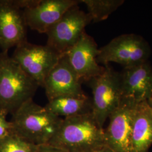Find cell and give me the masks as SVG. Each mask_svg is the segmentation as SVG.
Here are the masks:
<instances>
[{
  "label": "cell",
  "instance_id": "cell-1",
  "mask_svg": "<svg viewBox=\"0 0 152 152\" xmlns=\"http://www.w3.org/2000/svg\"><path fill=\"white\" fill-rule=\"evenodd\" d=\"M48 144L67 152H93L105 145L104 129L91 113L64 118Z\"/></svg>",
  "mask_w": 152,
  "mask_h": 152
},
{
  "label": "cell",
  "instance_id": "cell-2",
  "mask_svg": "<svg viewBox=\"0 0 152 152\" xmlns=\"http://www.w3.org/2000/svg\"><path fill=\"white\" fill-rule=\"evenodd\" d=\"M62 118L34 102L33 99L12 113L13 132L33 144H48L58 130Z\"/></svg>",
  "mask_w": 152,
  "mask_h": 152
},
{
  "label": "cell",
  "instance_id": "cell-3",
  "mask_svg": "<svg viewBox=\"0 0 152 152\" xmlns=\"http://www.w3.org/2000/svg\"><path fill=\"white\" fill-rule=\"evenodd\" d=\"M39 86L22 70L8 51L0 53V109L12 114L32 99Z\"/></svg>",
  "mask_w": 152,
  "mask_h": 152
},
{
  "label": "cell",
  "instance_id": "cell-4",
  "mask_svg": "<svg viewBox=\"0 0 152 152\" xmlns=\"http://www.w3.org/2000/svg\"><path fill=\"white\" fill-rule=\"evenodd\" d=\"M151 54V47L142 36L124 34L99 49L97 61L104 66L114 63L129 68L148 61Z\"/></svg>",
  "mask_w": 152,
  "mask_h": 152
},
{
  "label": "cell",
  "instance_id": "cell-5",
  "mask_svg": "<svg viewBox=\"0 0 152 152\" xmlns=\"http://www.w3.org/2000/svg\"><path fill=\"white\" fill-rule=\"evenodd\" d=\"M103 72L89 81L92 90L91 114L99 126L103 128L105 121L122 100L120 73L104 66Z\"/></svg>",
  "mask_w": 152,
  "mask_h": 152
},
{
  "label": "cell",
  "instance_id": "cell-6",
  "mask_svg": "<svg viewBox=\"0 0 152 152\" xmlns=\"http://www.w3.org/2000/svg\"><path fill=\"white\" fill-rule=\"evenodd\" d=\"M15 48L12 59L39 86L43 87L45 79L61 55L47 45H37L27 41Z\"/></svg>",
  "mask_w": 152,
  "mask_h": 152
},
{
  "label": "cell",
  "instance_id": "cell-7",
  "mask_svg": "<svg viewBox=\"0 0 152 152\" xmlns=\"http://www.w3.org/2000/svg\"><path fill=\"white\" fill-rule=\"evenodd\" d=\"M91 22L87 12L80 10L78 5L72 7L46 33V45L60 54H65L78 41Z\"/></svg>",
  "mask_w": 152,
  "mask_h": 152
},
{
  "label": "cell",
  "instance_id": "cell-8",
  "mask_svg": "<svg viewBox=\"0 0 152 152\" xmlns=\"http://www.w3.org/2000/svg\"><path fill=\"white\" fill-rule=\"evenodd\" d=\"M137 104L122 99L109 117L108 126L104 130L105 142L114 152H129L133 115Z\"/></svg>",
  "mask_w": 152,
  "mask_h": 152
},
{
  "label": "cell",
  "instance_id": "cell-9",
  "mask_svg": "<svg viewBox=\"0 0 152 152\" xmlns=\"http://www.w3.org/2000/svg\"><path fill=\"white\" fill-rule=\"evenodd\" d=\"M76 0H32L23 9L28 27L40 33H46L72 7L78 5Z\"/></svg>",
  "mask_w": 152,
  "mask_h": 152
},
{
  "label": "cell",
  "instance_id": "cell-10",
  "mask_svg": "<svg viewBox=\"0 0 152 152\" xmlns=\"http://www.w3.org/2000/svg\"><path fill=\"white\" fill-rule=\"evenodd\" d=\"M27 25L17 1L0 0V48L2 51L27 41Z\"/></svg>",
  "mask_w": 152,
  "mask_h": 152
},
{
  "label": "cell",
  "instance_id": "cell-11",
  "mask_svg": "<svg viewBox=\"0 0 152 152\" xmlns=\"http://www.w3.org/2000/svg\"><path fill=\"white\" fill-rule=\"evenodd\" d=\"M82 82L72 67L66 55L60 56L44 82L43 88L49 100L63 96L86 95Z\"/></svg>",
  "mask_w": 152,
  "mask_h": 152
},
{
  "label": "cell",
  "instance_id": "cell-12",
  "mask_svg": "<svg viewBox=\"0 0 152 152\" xmlns=\"http://www.w3.org/2000/svg\"><path fill=\"white\" fill-rule=\"evenodd\" d=\"M99 49L94 39L86 32L65 54L69 63L82 82L89 81L99 76L105 67L97 61Z\"/></svg>",
  "mask_w": 152,
  "mask_h": 152
},
{
  "label": "cell",
  "instance_id": "cell-13",
  "mask_svg": "<svg viewBox=\"0 0 152 152\" xmlns=\"http://www.w3.org/2000/svg\"><path fill=\"white\" fill-rule=\"evenodd\" d=\"M122 99L139 103L152 96V67L148 61L124 68L120 73Z\"/></svg>",
  "mask_w": 152,
  "mask_h": 152
},
{
  "label": "cell",
  "instance_id": "cell-14",
  "mask_svg": "<svg viewBox=\"0 0 152 152\" xmlns=\"http://www.w3.org/2000/svg\"><path fill=\"white\" fill-rule=\"evenodd\" d=\"M152 145V110L147 101L136 104L129 152H148Z\"/></svg>",
  "mask_w": 152,
  "mask_h": 152
},
{
  "label": "cell",
  "instance_id": "cell-15",
  "mask_svg": "<svg viewBox=\"0 0 152 152\" xmlns=\"http://www.w3.org/2000/svg\"><path fill=\"white\" fill-rule=\"evenodd\" d=\"M49 112L55 115L64 118L91 113V99L83 96H63L49 100L45 106Z\"/></svg>",
  "mask_w": 152,
  "mask_h": 152
},
{
  "label": "cell",
  "instance_id": "cell-16",
  "mask_svg": "<svg viewBox=\"0 0 152 152\" xmlns=\"http://www.w3.org/2000/svg\"><path fill=\"white\" fill-rule=\"evenodd\" d=\"M93 23L103 21L125 3L124 0H81Z\"/></svg>",
  "mask_w": 152,
  "mask_h": 152
},
{
  "label": "cell",
  "instance_id": "cell-17",
  "mask_svg": "<svg viewBox=\"0 0 152 152\" xmlns=\"http://www.w3.org/2000/svg\"><path fill=\"white\" fill-rule=\"evenodd\" d=\"M38 147L14 132L0 140V152H37Z\"/></svg>",
  "mask_w": 152,
  "mask_h": 152
},
{
  "label": "cell",
  "instance_id": "cell-18",
  "mask_svg": "<svg viewBox=\"0 0 152 152\" xmlns=\"http://www.w3.org/2000/svg\"><path fill=\"white\" fill-rule=\"evenodd\" d=\"M8 113L5 110L0 109V140L13 132L12 122L6 119Z\"/></svg>",
  "mask_w": 152,
  "mask_h": 152
},
{
  "label": "cell",
  "instance_id": "cell-19",
  "mask_svg": "<svg viewBox=\"0 0 152 152\" xmlns=\"http://www.w3.org/2000/svg\"><path fill=\"white\" fill-rule=\"evenodd\" d=\"M37 152H67L64 150L50 144L38 145Z\"/></svg>",
  "mask_w": 152,
  "mask_h": 152
},
{
  "label": "cell",
  "instance_id": "cell-20",
  "mask_svg": "<svg viewBox=\"0 0 152 152\" xmlns=\"http://www.w3.org/2000/svg\"><path fill=\"white\" fill-rule=\"evenodd\" d=\"M93 152H114L112 149L106 145H104L102 147H99Z\"/></svg>",
  "mask_w": 152,
  "mask_h": 152
},
{
  "label": "cell",
  "instance_id": "cell-21",
  "mask_svg": "<svg viewBox=\"0 0 152 152\" xmlns=\"http://www.w3.org/2000/svg\"><path fill=\"white\" fill-rule=\"evenodd\" d=\"M147 102L148 104L149 105V107L152 110V96L147 100Z\"/></svg>",
  "mask_w": 152,
  "mask_h": 152
}]
</instances>
